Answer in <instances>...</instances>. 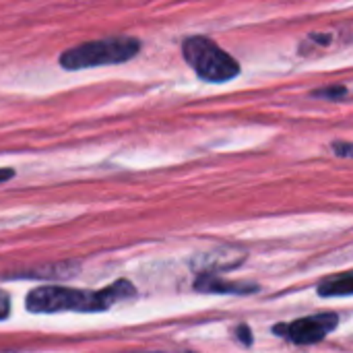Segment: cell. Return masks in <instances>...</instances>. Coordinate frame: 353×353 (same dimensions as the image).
I'll use <instances>...</instances> for the list:
<instances>
[{
    "label": "cell",
    "instance_id": "obj_1",
    "mask_svg": "<svg viewBox=\"0 0 353 353\" xmlns=\"http://www.w3.org/2000/svg\"><path fill=\"white\" fill-rule=\"evenodd\" d=\"M134 294V288L128 281H116L103 292H81L70 288L46 285L37 288L27 298V308L35 314H54V312H97L114 306L116 302Z\"/></svg>",
    "mask_w": 353,
    "mask_h": 353
},
{
    "label": "cell",
    "instance_id": "obj_2",
    "mask_svg": "<svg viewBox=\"0 0 353 353\" xmlns=\"http://www.w3.org/2000/svg\"><path fill=\"white\" fill-rule=\"evenodd\" d=\"M141 43L134 37H110L97 39L89 43H81L77 48L66 50L60 56V64L68 70L93 68L105 64H120L130 60L139 52Z\"/></svg>",
    "mask_w": 353,
    "mask_h": 353
},
{
    "label": "cell",
    "instance_id": "obj_3",
    "mask_svg": "<svg viewBox=\"0 0 353 353\" xmlns=\"http://www.w3.org/2000/svg\"><path fill=\"white\" fill-rule=\"evenodd\" d=\"M182 50H184L186 62L205 81L223 83V81L234 79L240 72V64L225 50H221L215 41H211L203 35L188 37L184 41Z\"/></svg>",
    "mask_w": 353,
    "mask_h": 353
},
{
    "label": "cell",
    "instance_id": "obj_4",
    "mask_svg": "<svg viewBox=\"0 0 353 353\" xmlns=\"http://www.w3.org/2000/svg\"><path fill=\"white\" fill-rule=\"evenodd\" d=\"M337 325H339L337 314L327 312V314H316V316L300 319V321L292 323L285 329L277 327V331L283 333L290 341H294L298 345H310V343H316V341L325 339Z\"/></svg>",
    "mask_w": 353,
    "mask_h": 353
},
{
    "label": "cell",
    "instance_id": "obj_5",
    "mask_svg": "<svg viewBox=\"0 0 353 353\" xmlns=\"http://www.w3.org/2000/svg\"><path fill=\"white\" fill-rule=\"evenodd\" d=\"M196 290L201 292H213V294H252L259 288L252 283H225L219 279H201L196 283Z\"/></svg>",
    "mask_w": 353,
    "mask_h": 353
},
{
    "label": "cell",
    "instance_id": "obj_6",
    "mask_svg": "<svg viewBox=\"0 0 353 353\" xmlns=\"http://www.w3.org/2000/svg\"><path fill=\"white\" fill-rule=\"evenodd\" d=\"M211 256H215V261H209V259L201 256V261H203L201 269H203V271L234 269V267H236V265L242 261V256H240V254H236V252H230V250H215V252H211Z\"/></svg>",
    "mask_w": 353,
    "mask_h": 353
},
{
    "label": "cell",
    "instance_id": "obj_7",
    "mask_svg": "<svg viewBox=\"0 0 353 353\" xmlns=\"http://www.w3.org/2000/svg\"><path fill=\"white\" fill-rule=\"evenodd\" d=\"M352 292L353 281L350 273H343L339 277H331L323 285H319L321 296H352Z\"/></svg>",
    "mask_w": 353,
    "mask_h": 353
},
{
    "label": "cell",
    "instance_id": "obj_8",
    "mask_svg": "<svg viewBox=\"0 0 353 353\" xmlns=\"http://www.w3.org/2000/svg\"><path fill=\"white\" fill-rule=\"evenodd\" d=\"M314 95H316V97H331V99H337V97H345V95H347V89H345V87H331V89L316 91Z\"/></svg>",
    "mask_w": 353,
    "mask_h": 353
},
{
    "label": "cell",
    "instance_id": "obj_9",
    "mask_svg": "<svg viewBox=\"0 0 353 353\" xmlns=\"http://www.w3.org/2000/svg\"><path fill=\"white\" fill-rule=\"evenodd\" d=\"M8 312H10V298L4 292H0V321H4Z\"/></svg>",
    "mask_w": 353,
    "mask_h": 353
},
{
    "label": "cell",
    "instance_id": "obj_10",
    "mask_svg": "<svg viewBox=\"0 0 353 353\" xmlns=\"http://www.w3.org/2000/svg\"><path fill=\"white\" fill-rule=\"evenodd\" d=\"M352 145L350 143H343V145H335V153H341V155H350L352 151Z\"/></svg>",
    "mask_w": 353,
    "mask_h": 353
},
{
    "label": "cell",
    "instance_id": "obj_11",
    "mask_svg": "<svg viewBox=\"0 0 353 353\" xmlns=\"http://www.w3.org/2000/svg\"><path fill=\"white\" fill-rule=\"evenodd\" d=\"M238 335L244 339V343H246V345H250V341H252V339H250V335H248V329H246V327H240Z\"/></svg>",
    "mask_w": 353,
    "mask_h": 353
},
{
    "label": "cell",
    "instance_id": "obj_12",
    "mask_svg": "<svg viewBox=\"0 0 353 353\" xmlns=\"http://www.w3.org/2000/svg\"><path fill=\"white\" fill-rule=\"evenodd\" d=\"M12 178V170H6V168H0V182Z\"/></svg>",
    "mask_w": 353,
    "mask_h": 353
}]
</instances>
